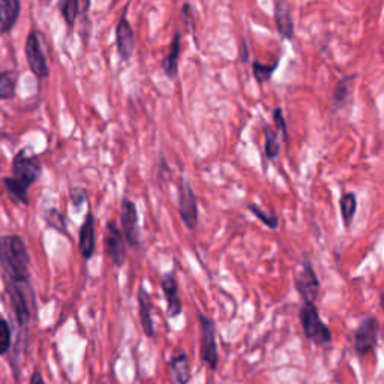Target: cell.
Here are the masks:
<instances>
[{
	"label": "cell",
	"mask_w": 384,
	"mask_h": 384,
	"mask_svg": "<svg viewBox=\"0 0 384 384\" xmlns=\"http://www.w3.org/2000/svg\"><path fill=\"white\" fill-rule=\"evenodd\" d=\"M25 51H26V59H27L29 68H30V71L33 72V75L39 78V80L47 78L50 74V70H49L47 60H45V56L41 50V44H39L37 32L29 33V37L26 39Z\"/></svg>",
	"instance_id": "9c48e42d"
},
{
	"label": "cell",
	"mask_w": 384,
	"mask_h": 384,
	"mask_svg": "<svg viewBox=\"0 0 384 384\" xmlns=\"http://www.w3.org/2000/svg\"><path fill=\"white\" fill-rule=\"evenodd\" d=\"M8 293L11 297V307L15 312L20 326L27 324L33 300V295L27 296V293H32L29 284L27 282H8Z\"/></svg>",
	"instance_id": "8992f818"
},
{
	"label": "cell",
	"mask_w": 384,
	"mask_h": 384,
	"mask_svg": "<svg viewBox=\"0 0 384 384\" xmlns=\"http://www.w3.org/2000/svg\"><path fill=\"white\" fill-rule=\"evenodd\" d=\"M44 2H49V0H44Z\"/></svg>",
	"instance_id": "836d02e7"
},
{
	"label": "cell",
	"mask_w": 384,
	"mask_h": 384,
	"mask_svg": "<svg viewBox=\"0 0 384 384\" xmlns=\"http://www.w3.org/2000/svg\"><path fill=\"white\" fill-rule=\"evenodd\" d=\"M378 333H380V323L376 317L369 315V317L360 321L353 335L354 353L359 357H365L369 353L374 352L378 344Z\"/></svg>",
	"instance_id": "277c9868"
},
{
	"label": "cell",
	"mask_w": 384,
	"mask_h": 384,
	"mask_svg": "<svg viewBox=\"0 0 384 384\" xmlns=\"http://www.w3.org/2000/svg\"><path fill=\"white\" fill-rule=\"evenodd\" d=\"M80 251L83 258L89 260L95 252V218L92 212L86 215L84 224L80 230Z\"/></svg>",
	"instance_id": "2e32d148"
},
{
	"label": "cell",
	"mask_w": 384,
	"mask_h": 384,
	"mask_svg": "<svg viewBox=\"0 0 384 384\" xmlns=\"http://www.w3.org/2000/svg\"><path fill=\"white\" fill-rule=\"evenodd\" d=\"M11 347V331L5 320H0V354H5Z\"/></svg>",
	"instance_id": "f1b7e54d"
},
{
	"label": "cell",
	"mask_w": 384,
	"mask_h": 384,
	"mask_svg": "<svg viewBox=\"0 0 384 384\" xmlns=\"http://www.w3.org/2000/svg\"><path fill=\"white\" fill-rule=\"evenodd\" d=\"M380 308L384 312V293H381V296H380Z\"/></svg>",
	"instance_id": "d6a6232c"
},
{
	"label": "cell",
	"mask_w": 384,
	"mask_h": 384,
	"mask_svg": "<svg viewBox=\"0 0 384 384\" xmlns=\"http://www.w3.org/2000/svg\"><path fill=\"white\" fill-rule=\"evenodd\" d=\"M18 75L15 71H4L0 74V99H11L15 95Z\"/></svg>",
	"instance_id": "7402d4cb"
},
{
	"label": "cell",
	"mask_w": 384,
	"mask_h": 384,
	"mask_svg": "<svg viewBox=\"0 0 384 384\" xmlns=\"http://www.w3.org/2000/svg\"><path fill=\"white\" fill-rule=\"evenodd\" d=\"M20 9V0H0V33L2 35H6L14 29Z\"/></svg>",
	"instance_id": "5bb4252c"
},
{
	"label": "cell",
	"mask_w": 384,
	"mask_h": 384,
	"mask_svg": "<svg viewBox=\"0 0 384 384\" xmlns=\"http://www.w3.org/2000/svg\"><path fill=\"white\" fill-rule=\"evenodd\" d=\"M300 323L305 336L319 347H327L332 343V332L321 320L315 303H303L300 308Z\"/></svg>",
	"instance_id": "7a4b0ae2"
},
{
	"label": "cell",
	"mask_w": 384,
	"mask_h": 384,
	"mask_svg": "<svg viewBox=\"0 0 384 384\" xmlns=\"http://www.w3.org/2000/svg\"><path fill=\"white\" fill-rule=\"evenodd\" d=\"M139 309H140V320H141L143 331L146 336L152 338L155 335V327H153L152 312H151V296L148 290H146L143 286L139 290Z\"/></svg>",
	"instance_id": "e0dca14e"
},
{
	"label": "cell",
	"mask_w": 384,
	"mask_h": 384,
	"mask_svg": "<svg viewBox=\"0 0 384 384\" xmlns=\"http://www.w3.org/2000/svg\"><path fill=\"white\" fill-rule=\"evenodd\" d=\"M354 80H356L354 75H348V77L341 78L340 83L336 84V87L333 90V94H332V105H333V110L343 108L348 103V101L352 99Z\"/></svg>",
	"instance_id": "ac0fdd59"
},
{
	"label": "cell",
	"mask_w": 384,
	"mask_h": 384,
	"mask_svg": "<svg viewBox=\"0 0 384 384\" xmlns=\"http://www.w3.org/2000/svg\"><path fill=\"white\" fill-rule=\"evenodd\" d=\"M47 224L50 225V227H53L54 230L66 233V230H65L66 229L65 227V218H63V215L58 209H51L47 213Z\"/></svg>",
	"instance_id": "83f0119b"
},
{
	"label": "cell",
	"mask_w": 384,
	"mask_h": 384,
	"mask_svg": "<svg viewBox=\"0 0 384 384\" xmlns=\"http://www.w3.org/2000/svg\"><path fill=\"white\" fill-rule=\"evenodd\" d=\"M13 173L14 177L27 188L39 177L41 174V162L37 155L29 152V149H21L13 161Z\"/></svg>",
	"instance_id": "5b68a950"
},
{
	"label": "cell",
	"mask_w": 384,
	"mask_h": 384,
	"mask_svg": "<svg viewBox=\"0 0 384 384\" xmlns=\"http://www.w3.org/2000/svg\"><path fill=\"white\" fill-rule=\"evenodd\" d=\"M180 32H176V35L173 38L170 53H168L164 60H162V70L167 77L174 78L177 74V65H179V58H180Z\"/></svg>",
	"instance_id": "ffe728a7"
},
{
	"label": "cell",
	"mask_w": 384,
	"mask_h": 384,
	"mask_svg": "<svg viewBox=\"0 0 384 384\" xmlns=\"http://www.w3.org/2000/svg\"><path fill=\"white\" fill-rule=\"evenodd\" d=\"M0 264L6 282L29 281V255L21 237L14 234L0 237Z\"/></svg>",
	"instance_id": "6da1fadb"
},
{
	"label": "cell",
	"mask_w": 384,
	"mask_h": 384,
	"mask_svg": "<svg viewBox=\"0 0 384 384\" xmlns=\"http://www.w3.org/2000/svg\"><path fill=\"white\" fill-rule=\"evenodd\" d=\"M248 209H250L255 215V217L266 225V227L272 229V230L278 229L279 219H278V217L274 212H264L262 207H258L257 205H250V206H248Z\"/></svg>",
	"instance_id": "4316f807"
},
{
	"label": "cell",
	"mask_w": 384,
	"mask_h": 384,
	"mask_svg": "<svg viewBox=\"0 0 384 384\" xmlns=\"http://www.w3.org/2000/svg\"><path fill=\"white\" fill-rule=\"evenodd\" d=\"M264 134H266V156L269 160H276L278 155L281 153V143L278 140V135L275 131L269 129L267 127L264 128Z\"/></svg>",
	"instance_id": "484cf974"
},
{
	"label": "cell",
	"mask_w": 384,
	"mask_h": 384,
	"mask_svg": "<svg viewBox=\"0 0 384 384\" xmlns=\"http://www.w3.org/2000/svg\"><path fill=\"white\" fill-rule=\"evenodd\" d=\"M71 200H72L75 207H80L86 201V191L82 188H74L71 191Z\"/></svg>",
	"instance_id": "4dcf8cb0"
},
{
	"label": "cell",
	"mask_w": 384,
	"mask_h": 384,
	"mask_svg": "<svg viewBox=\"0 0 384 384\" xmlns=\"http://www.w3.org/2000/svg\"><path fill=\"white\" fill-rule=\"evenodd\" d=\"M4 184L6 186V191L9 192V196L13 197L15 201L23 203V205H29V198H27V186L23 185L20 180L15 177H6L4 179Z\"/></svg>",
	"instance_id": "603a6c76"
},
{
	"label": "cell",
	"mask_w": 384,
	"mask_h": 384,
	"mask_svg": "<svg viewBox=\"0 0 384 384\" xmlns=\"http://www.w3.org/2000/svg\"><path fill=\"white\" fill-rule=\"evenodd\" d=\"M274 123L278 131L282 132V135H284V139L287 140L288 139V132H287V123H286V119H284V113H282V110L279 107H276L274 110Z\"/></svg>",
	"instance_id": "f546056e"
},
{
	"label": "cell",
	"mask_w": 384,
	"mask_h": 384,
	"mask_svg": "<svg viewBox=\"0 0 384 384\" xmlns=\"http://www.w3.org/2000/svg\"><path fill=\"white\" fill-rule=\"evenodd\" d=\"M170 368H172L173 380L176 381V384H189L191 365L185 352H179L170 359Z\"/></svg>",
	"instance_id": "d6986e66"
},
{
	"label": "cell",
	"mask_w": 384,
	"mask_h": 384,
	"mask_svg": "<svg viewBox=\"0 0 384 384\" xmlns=\"http://www.w3.org/2000/svg\"><path fill=\"white\" fill-rule=\"evenodd\" d=\"M161 288L167 300V311L172 319L182 314V300H180L179 286L174 272L164 274L161 278Z\"/></svg>",
	"instance_id": "7c38bea8"
},
{
	"label": "cell",
	"mask_w": 384,
	"mask_h": 384,
	"mask_svg": "<svg viewBox=\"0 0 384 384\" xmlns=\"http://www.w3.org/2000/svg\"><path fill=\"white\" fill-rule=\"evenodd\" d=\"M357 212V198L353 194V192H345L341 197V215H343V221L345 224V227L348 229L352 225L354 215Z\"/></svg>",
	"instance_id": "44dd1931"
},
{
	"label": "cell",
	"mask_w": 384,
	"mask_h": 384,
	"mask_svg": "<svg viewBox=\"0 0 384 384\" xmlns=\"http://www.w3.org/2000/svg\"><path fill=\"white\" fill-rule=\"evenodd\" d=\"M59 9L66 21L68 27L72 29L75 25V18L78 15V11H80V0H60Z\"/></svg>",
	"instance_id": "cb8c5ba5"
},
{
	"label": "cell",
	"mask_w": 384,
	"mask_h": 384,
	"mask_svg": "<svg viewBox=\"0 0 384 384\" xmlns=\"http://www.w3.org/2000/svg\"><path fill=\"white\" fill-rule=\"evenodd\" d=\"M275 25L279 35L284 39H293L295 37V23H293L288 5L284 0H278L275 6Z\"/></svg>",
	"instance_id": "9a60e30c"
},
{
	"label": "cell",
	"mask_w": 384,
	"mask_h": 384,
	"mask_svg": "<svg viewBox=\"0 0 384 384\" xmlns=\"http://www.w3.org/2000/svg\"><path fill=\"white\" fill-rule=\"evenodd\" d=\"M295 288L303 303H315L320 295V279L309 262H305L302 270L295 276Z\"/></svg>",
	"instance_id": "52a82bcc"
},
{
	"label": "cell",
	"mask_w": 384,
	"mask_h": 384,
	"mask_svg": "<svg viewBox=\"0 0 384 384\" xmlns=\"http://www.w3.org/2000/svg\"><path fill=\"white\" fill-rule=\"evenodd\" d=\"M179 213L182 218L185 227L189 230H194L198 225V206L194 191L189 186L188 182L182 180V186H180L179 196Z\"/></svg>",
	"instance_id": "30bf717a"
},
{
	"label": "cell",
	"mask_w": 384,
	"mask_h": 384,
	"mask_svg": "<svg viewBox=\"0 0 384 384\" xmlns=\"http://www.w3.org/2000/svg\"><path fill=\"white\" fill-rule=\"evenodd\" d=\"M120 222H122V233L128 243L134 248L140 245V231H139V213L135 203L123 198L120 207Z\"/></svg>",
	"instance_id": "ba28073f"
},
{
	"label": "cell",
	"mask_w": 384,
	"mask_h": 384,
	"mask_svg": "<svg viewBox=\"0 0 384 384\" xmlns=\"http://www.w3.org/2000/svg\"><path fill=\"white\" fill-rule=\"evenodd\" d=\"M200 324V357L212 371L218 369L219 353L217 344V326L215 321L203 312L198 314Z\"/></svg>",
	"instance_id": "3957f363"
},
{
	"label": "cell",
	"mask_w": 384,
	"mask_h": 384,
	"mask_svg": "<svg viewBox=\"0 0 384 384\" xmlns=\"http://www.w3.org/2000/svg\"><path fill=\"white\" fill-rule=\"evenodd\" d=\"M116 45H117V51L122 60H129L132 58V53L135 50V37H134V30L129 25V21L123 17L117 23L116 27Z\"/></svg>",
	"instance_id": "4fadbf2b"
},
{
	"label": "cell",
	"mask_w": 384,
	"mask_h": 384,
	"mask_svg": "<svg viewBox=\"0 0 384 384\" xmlns=\"http://www.w3.org/2000/svg\"><path fill=\"white\" fill-rule=\"evenodd\" d=\"M278 65H279V60H276V62L272 63V65H263L262 62L255 60V62L252 63V72H254L255 80H257L260 84H263V83H266V82L272 80V75H274V72L276 71Z\"/></svg>",
	"instance_id": "d4e9b609"
},
{
	"label": "cell",
	"mask_w": 384,
	"mask_h": 384,
	"mask_svg": "<svg viewBox=\"0 0 384 384\" xmlns=\"http://www.w3.org/2000/svg\"><path fill=\"white\" fill-rule=\"evenodd\" d=\"M30 384H45V383H44V378H42V376H41V372H39V371H35V372H33L32 377H30Z\"/></svg>",
	"instance_id": "1f68e13d"
},
{
	"label": "cell",
	"mask_w": 384,
	"mask_h": 384,
	"mask_svg": "<svg viewBox=\"0 0 384 384\" xmlns=\"http://www.w3.org/2000/svg\"><path fill=\"white\" fill-rule=\"evenodd\" d=\"M105 251L113 262V264L120 267L125 263L127 250L125 241H123V233L117 227L115 221H110L107 224V234H105Z\"/></svg>",
	"instance_id": "8fae6325"
}]
</instances>
